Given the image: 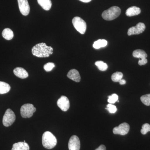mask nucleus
I'll return each mask as SVG.
<instances>
[{"instance_id":"f257e3e1","label":"nucleus","mask_w":150,"mask_h":150,"mask_svg":"<svg viewBox=\"0 0 150 150\" xmlns=\"http://www.w3.org/2000/svg\"><path fill=\"white\" fill-rule=\"evenodd\" d=\"M32 53L36 57L46 58L53 54V48L51 46H47L46 43H39L33 47Z\"/></svg>"},{"instance_id":"f03ea898","label":"nucleus","mask_w":150,"mask_h":150,"mask_svg":"<svg viewBox=\"0 0 150 150\" xmlns=\"http://www.w3.org/2000/svg\"><path fill=\"white\" fill-rule=\"evenodd\" d=\"M57 139L51 132L46 131L42 136V144L44 148L48 149L54 148L57 144Z\"/></svg>"},{"instance_id":"7ed1b4c3","label":"nucleus","mask_w":150,"mask_h":150,"mask_svg":"<svg viewBox=\"0 0 150 150\" xmlns=\"http://www.w3.org/2000/svg\"><path fill=\"white\" fill-rule=\"evenodd\" d=\"M121 13V10L120 8L114 6L104 11L102 14V17L105 20L112 21L118 17Z\"/></svg>"},{"instance_id":"20e7f679","label":"nucleus","mask_w":150,"mask_h":150,"mask_svg":"<svg viewBox=\"0 0 150 150\" xmlns=\"http://www.w3.org/2000/svg\"><path fill=\"white\" fill-rule=\"evenodd\" d=\"M36 110V108L34 107L33 105L27 103L21 106L20 110L21 114L23 118H30Z\"/></svg>"},{"instance_id":"39448f33","label":"nucleus","mask_w":150,"mask_h":150,"mask_svg":"<svg viewBox=\"0 0 150 150\" xmlns=\"http://www.w3.org/2000/svg\"><path fill=\"white\" fill-rule=\"evenodd\" d=\"M72 23L76 29L82 34L85 33L86 30V22L79 17H75L73 19Z\"/></svg>"},{"instance_id":"423d86ee","label":"nucleus","mask_w":150,"mask_h":150,"mask_svg":"<svg viewBox=\"0 0 150 150\" xmlns=\"http://www.w3.org/2000/svg\"><path fill=\"white\" fill-rule=\"evenodd\" d=\"M16 120V115L14 112L11 109H8L3 118V123L6 127H8L13 124Z\"/></svg>"},{"instance_id":"0eeeda50","label":"nucleus","mask_w":150,"mask_h":150,"mask_svg":"<svg viewBox=\"0 0 150 150\" xmlns=\"http://www.w3.org/2000/svg\"><path fill=\"white\" fill-rule=\"evenodd\" d=\"M129 130L130 126L129 124L126 123H123L120 124L119 126L115 127L112 131L114 134L124 136L129 133Z\"/></svg>"},{"instance_id":"6e6552de","label":"nucleus","mask_w":150,"mask_h":150,"mask_svg":"<svg viewBox=\"0 0 150 150\" xmlns=\"http://www.w3.org/2000/svg\"><path fill=\"white\" fill-rule=\"evenodd\" d=\"M146 29L145 25L143 23H139L135 26L130 28L128 30V35L129 36L133 35H138L144 31Z\"/></svg>"},{"instance_id":"1a4fd4ad","label":"nucleus","mask_w":150,"mask_h":150,"mask_svg":"<svg viewBox=\"0 0 150 150\" xmlns=\"http://www.w3.org/2000/svg\"><path fill=\"white\" fill-rule=\"evenodd\" d=\"M69 150H79L80 149V141L77 136H72L68 144Z\"/></svg>"},{"instance_id":"9d476101","label":"nucleus","mask_w":150,"mask_h":150,"mask_svg":"<svg viewBox=\"0 0 150 150\" xmlns=\"http://www.w3.org/2000/svg\"><path fill=\"white\" fill-rule=\"evenodd\" d=\"M19 8L22 14L26 16L29 14L30 8L28 0H18Z\"/></svg>"},{"instance_id":"9b49d317","label":"nucleus","mask_w":150,"mask_h":150,"mask_svg":"<svg viewBox=\"0 0 150 150\" xmlns=\"http://www.w3.org/2000/svg\"><path fill=\"white\" fill-rule=\"evenodd\" d=\"M57 105L61 110L64 111H67L70 107V102L67 97L62 96L57 101Z\"/></svg>"},{"instance_id":"f8f14e48","label":"nucleus","mask_w":150,"mask_h":150,"mask_svg":"<svg viewBox=\"0 0 150 150\" xmlns=\"http://www.w3.org/2000/svg\"><path fill=\"white\" fill-rule=\"evenodd\" d=\"M67 77L72 80L76 82H79L81 81V76L77 70L73 69L70 70L67 75Z\"/></svg>"},{"instance_id":"ddd939ff","label":"nucleus","mask_w":150,"mask_h":150,"mask_svg":"<svg viewBox=\"0 0 150 150\" xmlns=\"http://www.w3.org/2000/svg\"><path fill=\"white\" fill-rule=\"evenodd\" d=\"M14 74L18 77L20 79H24L28 76V74L27 71L21 67H17L13 70Z\"/></svg>"},{"instance_id":"4468645a","label":"nucleus","mask_w":150,"mask_h":150,"mask_svg":"<svg viewBox=\"0 0 150 150\" xmlns=\"http://www.w3.org/2000/svg\"><path fill=\"white\" fill-rule=\"evenodd\" d=\"M141 12V9L139 8L134 6L127 9L126 11V14L127 16L131 17L138 15Z\"/></svg>"},{"instance_id":"2eb2a0df","label":"nucleus","mask_w":150,"mask_h":150,"mask_svg":"<svg viewBox=\"0 0 150 150\" xmlns=\"http://www.w3.org/2000/svg\"><path fill=\"white\" fill-rule=\"evenodd\" d=\"M29 145L24 142L15 143L13 146L11 150H29Z\"/></svg>"},{"instance_id":"dca6fc26","label":"nucleus","mask_w":150,"mask_h":150,"mask_svg":"<svg viewBox=\"0 0 150 150\" xmlns=\"http://www.w3.org/2000/svg\"><path fill=\"white\" fill-rule=\"evenodd\" d=\"M133 56L135 58H139V60L146 59L147 57V54L144 51L141 49H137L134 51L133 53Z\"/></svg>"},{"instance_id":"f3484780","label":"nucleus","mask_w":150,"mask_h":150,"mask_svg":"<svg viewBox=\"0 0 150 150\" xmlns=\"http://www.w3.org/2000/svg\"><path fill=\"white\" fill-rule=\"evenodd\" d=\"M38 3L41 7L46 11H49L52 6L51 0H37Z\"/></svg>"},{"instance_id":"a211bd4d","label":"nucleus","mask_w":150,"mask_h":150,"mask_svg":"<svg viewBox=\"0 0 150 150\" xmlns=\"http://www.w3.org/2000/svg\"><path fill=\"white\" fill-rule=\"evenodd\" d=\"M3 37L7 40H11L13 38L14 34L11 30L10 28H5L3 30L2 33Z\"/></svg>"},{"instance_id":"6ab92c4d","label":"nucleus","mask_w":150,"mask_h":150,"mask_svg":"<svg viewBox=\"0 0 150 150\" xmlns=\"http://www.w3.org/2000/svg\"><path fill=\"white\" fill-rule=\"evenodd\" d=\"M11 86L8 83L0 81V94L6 93L10 91Z\"/></svg>"},{"instance_id":"aec40b11","label":"nucleus","mask_w":150,"mask_h":150,"mask_svg":"<svg viewBox=\"0 0 150 150\" xmlns=\"http://www.w3.org/2000/svg\"><path fill=\"white\" fill-rule=\"evenodd\" d=\"M108 42L105 39H99L94 43L93 47L95 49H99L102 47H104L107 46Z\"/></svg>"},{"instance_id":"412c9836","label":"nucleus","mask_w":150,"mask_h":150,"mask_svg":"<svg viewBox=\"0 0 150 150\" xmlns=\"http://www.w3.org/2000/svg\"><path fill=\"white\" fill-rule=\"evenodd\" d=\"M123 77V74L121 72H116L113 73L111 76V79L115 82H119Z\"/></svg>"},{"instance_id":"4be33fe9","label":"nucleus","mask_w":150,"mask_h":150,"mask_svg":"<svg viewBox=\"0 0 150 150\" xmlns=\"http://www.w3.org/2000/svg\"><path fill=\"white\" fill-rule=\"evenodd\" d=\"M96 66L97 67L98 69L101 71H105L108 69V65L106 63L103 61H99L95 62Z\"/></svg>"},{"instance_id":"5701e85b","label":"nucleus","mask_w":150,"mask_h":150,"mask_svg":"<svg viewBox=\"0 0 150 150\" xmlns=\"http://www.w3.org/2000/svg\"><path fill=\"white\" fill-rule=\"evenodd\" d=\"M142 102L147 106L150 105V94L142 96L141 97Z\"/></svg>"},{"instance_id":"b1692460","label":"nucleus","mask_w":150,"mask_h":150,"mask_svg":"<svg viewBox=\"0 0 150 150\" xmlns=\"http://www.w3.org/2000/svg\"><path fill=\"white\" fill-rule=\"evenodd\" d=\"M108 102L111 104L115 103L118 100V97L116 94L113 93L111 96H108Z\"/></svg>"},{"instance_id":"393cba45","label":"nucleus","mask_w":150,"mask_h":150,"mask_svg":"<svg viewBox=\"0 0 150 150\" xmlns=\"http://www.w3.org/2000/svg\"><path fill=\"white\" fill-rule=\"evenodd\" d=\"M149 131H150V125L149 123H146L144 124L142 126L141 129V133L143 135H145Z\"/></svg>"},{"instance_id":"a878e982","label":"nucleus","mask_w":150,"mask_h":150,"mask_svg":"<svg viewBox=\"0 0 150 150\" xmlns=\"http://www.w3.org/2000/svg\"><path fill=\"white\" fill-rule=\"evenodd\" d=\"M105 109L108 110L110 113H115L117 110V108L116 106L111 103L107 105V107L105 108Z\"/></svg>"},{"instance_id":"bb28decb","label":"nucleus","mask_w":150,"mask_h":150,"mask_svg":"<svg viewBox=\"0 0 150 150\" xmlns=\"http://www.w3.org/2000/svg\"><path fill=\"white\" fill-rule=\"evenodd\" d=\"M55 64L53 63H48L44 65L43 68L47 72L51 71V70L55 67Z\"/></svg>"},{"instance_id":"cd10ccee","label":"nucleus","mask_w":150,"mask_h":150,"mask_svg":"<svg viewBox=\"0 0 150 150\" xmlns=\"http://www.w3.org/2000/svg\"><path fill=\"white\" fill-rule=\"evenodd\" d=\"M148 61L147 59H142V60H139V64L140 66H142V65H145L147 63Z\"/></svg>"},{"instance_id":"c85d7f7f","label":"nucleus","mask_w":150,"mask_h":150,"mask_svg":"<svg viewBox=\"0 0 150 150\" xmlns=\"http://www.w3.org/2000/svg\"><path fill=\"white\" fill-rule=\"evenodd\" d=\"M95 150H106V147L103 145H101L99 146V147L97 148Z\"/></svg>"},{"instance_id":"c756f323","label":"nucleus","mask_w":150,"mask_h":150,"mask_svg":"<svg viewBox=\"0 0 150 150\" xmlns=\"http://www.w3.org/2000/svg\"><path fill=\"white\" fill-rule=\"evenodd\" d=\"M119 83L121 85H125L126 83V81L125 80L122 79L119 81Z\"/></svg>"},{"instance_id":"7c9ffc66","label":"nucleus","mask_w":150,"mask_h":150,"mask_svg":"<svg viewBox=\"0 0 150 150\" xmlns=\"http://www.w3.org/2000/svg\"><path fill=\"white\" fill-rule=\"evenodd\" d=\"M79 1L83 3H88L91 1V0H79Z\"/></svg>"}]
</instances>
